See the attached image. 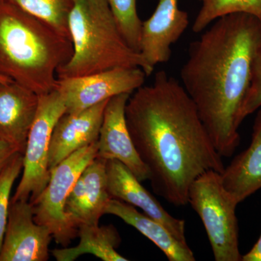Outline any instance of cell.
<instances>
[{
	"label": "cell",
	"instance_id": "5b68a950",
	"mask_svg": "<svg viewBox=\"0 0 261 261\" xmlns=\"http://www.w3.org/2000/svg\"><path fill=\"white\" fill-rule=\"evenodd\" d=\"M188 203L200 216L215 260L242 261L239 245L238 202L223 185L221 173H202L190 187Z\"/></svg>",
	"mask_w": 261,
	"mask_h": 261
},
{
	"label": "cell",
	"instance_id": "d6986e66",
	"mask_svg": "<svg viewBox=\"0 0 261 261\" xmlns=\"http://www.w3.org/2000/svg\"><path fill=\"white\" fill-rule=\"evenodd\" d=\"M201 3L192 31L201 33L221 17L233 13H245L261 22V0H197Z\"/></svg>",
	"mask_w": 261,
	"mask_h": 261
},
{
	"label": "cell",
	"instance_id": "7c38bea8",
	"mask_svg": "<svg viewBox=\"0 0 261 261\" xmlns=\"http://www.w3.org/2000/svg\"><path fill=\"white\" fill-rule=\"evenodd\" d=\"M187 12L179 9L178 0H159L153 14L142 21L140 54L147 64L167 63L171 59V46L183 35L188 27Z\"/></svg>",
	"mask_w": 261,
	"mask_h": 261
},
{
	"label": "cell",
	"instance_id": "ffe728a7",
	"mask_svg": "<svg viewBox=\"0 0 261 261\" xmlns=\"http://www.w3.org/2000/svg\"><path fill=\"white\" fill-rule=\"evenodd\" d=\"M29 14L53 27L55 30L70 39L68 19L72 0H10Z\"/></svg>",
	"mask_w": 261,
	"mask_h": 261
},
{
	"label": "cell",
	"instance_id": "9c48e42d",
	"mask_svg": "<svg viewBox=\"0 0 261 261\" xmlns=\"http://www.w3.org/2000/svg\"><path fill=\"white\" fill-rule=\"evenodd\" d=\"M51 239L49 228L34 221L29 201L10 202L0 261H47Z\"/></svg>",
	"mask_w": 261,
	"mask_h": 261
},
{
	"label": "cell",
	"instance_id": "6da1fadb",
	"mask_svg": "<svg viewBox=\"0 0 261 261\" xmlns=\"http://www.w3.org/2000/svg\"><path fill=\"white\" fill-rule=\"evenodd\" d=\"M126 121L156 195L181 207L190 187L202 173H222V156L214 144L182 84L165 70L153 84L142 86L127 102Z\"/></svg>",
	"mask_w": 261,
	"mask_h": 261
},
{
	"label": "cell",
	"instance_id": "7402d4cb",
	"mask_svg": "<svg viewBox=\"0 0 261 261\" xmlns=\"http://www.w3.org/2000/svg\"><path fill=\"white\" fill-rule=\"evenodd\" d=\"M23 168V154L18 152L0 173V251L8 224L10 192Z\"/></svg>",
	"mask_w": 261,
	"mask_h": 261
},
{
	"label": "cell",
	"instance_id": "484cf974",
	"mask_svg": "<svg viewBox=\"0 0 261 261\" xmlns=\"http://www.w3.org/2000/svg\"><path fill=\"white\" fill-rule=\"evenodd\" d=\"M10 80V79L6 78V77L2 76V75H0V81H5V80Z\"/></svg>",
	"mask_w": 261,
	"mask_h": 261
},
{
	"label": "cell",
	"instance_id": "8992f818",
	"mask_svg": "<svg viewBox=\"0 0 261 261\" xmlns=\"http://www.w3.org/2000/svg\"><path fill=\"white\" fill-rule=\"evenodd\" d=\"M97 141L82 147L50 170V178L42 194L32 204L34 219L50 230L53 238L63 247L78 238L75 227L65 213V204L85 168L97 157Z\"/></svg>",
	"mask_w": 261,
	"mask_h": 261
},
{
	"label": "cell",
	"instance_id": "ba28073f",
	"mask_svg": "<svg viewBox=\"0 0 261 261\" xmlns=\"http://www.w3.org/2000/svg\"><path fill=\"white\" fill-rule=\"evenodd\" d=\"M140 67L115 68L99 73L58 79L56 89L64 99L65 113H76L121 94H132L145 84Z\"/></svg>",
	"mask_w": 261,
	"mask_h": 261
},
{
	"label": "cell",
	"instance_id": "e0dca14e",
	"mask_svg": "<svg viewBox=\"0 0 261 261\" xmlns=\"http://www.w3.org/2000/svg\"><path fill=\"white\" fill-rule=\"evenodd\" d=\"M106 214L113 215L133 226L152 242L170 261H195L193 252L188 245L178 241L166 226L137 211L134 206L121 200L111 199Z\"/></svg>",
	"mask_w": 261,
	"mask_h": 261
},
{
	"label": "cell",
	"instance_id": "d4e9b609",
	"mask_svg": "<svg viewBox=\"0 0 261 261\" xmlns=\"http://www.w3.org/2000/svg\"><path fill=\"white\" fill-rule=\"evenodd\" d=\"M242 261H261V234L251 250L242 255Z\"/></svg>",
	"mask_w": 261,
	"mask_h": 261
},
{
	"label": "cell",
	"instance_id": "44dd1931",
	"mask_svg": "<svg viewBox=\"0 0 261 261\" xmlns=\"http://www.w3.org/2000/svg\"><path fill=\"white\" fill-rule=\"evenodd\" d=\"M118 30L133 50L140 53L142 21L137 13V0H106Z\"/></svg>",
	"mask_w": 261,
	"mask_h": 261
},
{
	"label": "cell",
	"instance_id": "30bf717a",
	"mask_svg": "<svg viewBox=\"0 0 261 261\" xmlns=\"http://www.w3.org/2000/svg\"><path fill=\"white\" fill-rule=\"evenodd\" d=\"M130 94H121L108 100L97 140V158L116 159L124 164L141 182L149 180L148 168L135 148L127 127L125 111Z\"/></svg>",
	"mask_w": 261,
	"mask_h": 261
},
{
	"label": "cell",
	"instance_id": "cb8c5ba5",
	"mask_svg": "<svg viewBox=\"0 0 261 261\" xmlns=\"http://www.w3.org/2000/svg\"><path fill=\"white\" fill-rule=\"evenodd\" d=\"M18 152L16 147L0 139V173Z\"/></svg>",
	"mask_w": 261,
	"mask_h": 261
},
{
	"label": "cell",
	"instance_id": "8fae6325",
	"mask_svg": "<svg viewBox=\"0 0 261 261\" xmlns=\"http://www.w3.org/2000/svg\"><path fill=\"white\" fill-rule=\"evenodd\" d=\"M106 172L108 190L111 199L139 207L149 217L166 226L178 241L187 245L185 221L173 217L165 210L124 164L118 160H108L106 161Z\"/></svg>",
	"mask_w": 261,
	"mask_h": 261
},
{
	"label": "cell",
	"instance_id": "9a60e30c",
	"mask_svg": "<svg viewBox=\"0 0 261 261\" xmlns=\"http://www.w3.org/2000/svg\"><path fill=\"white\" fill-rule=\"evenodd\" d=\"M108 100L80 112L65 113L58 119L49 146V171L75 151L97 142Z\"/></svg>",
	"mask_w": 261,
	"mask_h": 261
},
{
	"label": "cell",
	"instance_id": "277c9868",
	"mask_svg": "<svg viewBox=\"0 0 261 261\" xmlns=\"http://www.w3.org/2000/svg\"><path fill=\"white\" fill-rule=\"evenodd\" d=\"M68 19L73 53L57 70V78L84 76L115 68L140 67L154 71L122 37L106 0H72Z\"/></svg>",
	"mask_w": 261,
	"mask_h": 261
},
{
	"label": "cell",
	"instance_id": "2e32d148",
	"mask_svg": "<svg viewBox=\"0 0 261 261\" xmlns=\"http://www.w3.org/2000/svg\"><path fill=\"white\" fill-rule=\"evenodd\" d=\"M223 185L238 202L261 189V108L252 128L250 145L238 154L221 173Z\"/></svg>",
	"mask_w": 261,
	"mask_h": 261
},
{
	"label": "cell",
	"instance_id": "ac0fdd59",
	"mask_svg": "<svg viewBox=\"0 0 261 261\" xmlns=\"http://www.w3.org/2000/svg\"><path fill=\"white\" fill-rule=\"evenodd\" d=\"M80 243L75 247H63L51 251L58 261H72L84 254H92L104 261H127L116 248L121 242V237L113 225H84L79 228Z\"/></svg>",
	"mask_w": 261,
	"mask_h": 261
},
{
	"label": "cell",
	"instance_id": "603a6c76",
	"mask_svg": "<svg viewBox=\"0 0 261 261\" xmlns=\"http://www.w3.org/2000/svg\"><path fill=\"white\" fill-rule=\"evenodd\" d=\"M261 108V39L257 45L252 65L251 83L244 100L240 120L245 118Z\"/></svg>",
	"mask_w": 261,
	"mask_h": 261
},
{
	"label": "cell",
	"instance_id": "7a4b0ae2",
	"mask_svg": "<svg viewBox=\"0 0 261 261\" xmlns=\"http://www.w3.org/2000/svg\"><path fill=\"white\" fill-rule=\"evenodd\" d=\"M261 22L233 13L215 20L190 43L180 75L215 148L231 157L240 144V112L251 83Z\"/></svg>",
	"mask_w": 261,
	"mask_h": 261
},
{
	"label": "cell",
	"instance_id": "3957f363",
	"mask_svg": "<svg viewBox=\"0 0 261 261\" xmlns=\"http://www.w3.org/2000/svg\"><path fill=\"white\" fill-rule=\"evenodd\" d=\"M73 53L70 39L10 0H0V75L38 95L49 93L57 70Z\"/></svg>",
	"mask_w": 261,
	"mask_h": 261
},
{
	"label": "cell",
	"instance_id": "5bb4252c",
	"mask_svg": "<svg viewBox=\"0 0 261 261\" xmlns=\"http://www.w3.org/2000/svg\"><path fill=\"white\" fill-rule=\"evenodd\" d=\"M39 95L11 80L0 81V139L24 154Z\"/></svg>",
	"mask_w": 261,
	"mask_h": 261
},
{
	"label": "cell",
	"instance_id": "52a82bcc",
	"mask_svg": "<svg viewBox=\"0 0 261 261\" xmlns=\"http://www.w3.org/2000/svg\"><path fill=\"white\" fill-rule=\"evenodd\" d=\"M66 111L64 99L57 90L39 96L35 119L23 154V176L10 202L37 200L50 178L49 146L57 121Z\"/></svg>",
	"mask_w": 261,
	"mask_h": 261
},
{
	"label": "cell",
	"instance_id": "4fadbf2b",
	"mask_svg": "<svg viewBox=\"0 0 261 261\" xmlns=\"http://www.w3.org/2000/svg\"><path fill=\"white\" fill-rule=\"evenodd\" d=\"M106 160L96 158L80 175L65 204V213L71 224L99 225L111 197L108 190Z\"/></svg>",
	"mask_w": 261,
	"mask_h": 261
}]
</instances>
